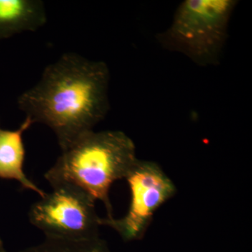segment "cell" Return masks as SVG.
<instances>
[{"instance_id": "obj_1", "label": "cell", "mask_w": 252, "mask_h": 252, "mask_svg": "<svg viewBox=\"0 0 252 252\" xmlns=\"http://www.w3.org/2000/svg\"><path fill=\"white\" fill-rule=\"evenodd\" d=\"M109 79L106 63L67 53L46 67L41 80L18 97V107L33 124L54 131L63 151L94 130L107 115Z\"/></svg>"}, {"instance_id": "obj_2", "label": "cell", "mask_w": 252, "mask_h": 252, "mask_svg": "<svg viewBox=\"0 0 252 252\" xmlns=\"http://www.w3.org/2000/svg\"><path fill=\"white\" fill-rule=\"evenodd\" d=\"M137 160L135 143L122 131L92 130L63 150L44 178L52 188L69 185L80 189L102 202L107 218H112L111 187L125 180Z\"/></svg>"}, {"instance_id": "obj_3", "label": "cell", "mask_w": 252, "mask_h": 252, "mask_svg": "<svg viewBox=\"0 0 252 252\" xmlns=\"http://www.w3.org/2000/svg\"><path fill=\"white\" fill-rule=\"evenodd\" d=\"M237 4L236 0H185L157 40L162 47L184 55L199 66L217 65Z\"/></svg>"}, {"instance_id": "obj_4", "label": "cell", "mask_w": 252, "mask_h": 252, "mask_svg": "<svg viewBox=\"0 0 252 252\" xmlns=\"http://www.w3.org/2000/svg\"><path fill=\"white\" fill-rule=\"evenodd\" d=\"M28 218L45 238L81 240L99 237L101 217L95 201L73 186L53 187L51 193L32 205Z\"/></svg>"}, {"instance_id": "obj_5", "label": "cell", "mask_w": 252, "mask_h": 252, "mask_svg": "<svg viewBox=\"0 0 252 252\" xmlns=\"http://www.w3.org/2000/svg\"><path fill=\"white\" fill-rule=\"evenodd\" d=\"M130 202L122 218H101L100 225L112 228L125 242L143 238L157 210L177 191L175 184L154 161L138 160L125 178Z\"/></svg>"}, {"instance_id": "obj_6", "label": "cell", "mask_w": 252, "mask_h": 252, "mask_svg": "<svg viewBox=\"0 0 252 252\" xmlns=\"http://www.w3.org/2000/svg\"><path fill=\"white\" fill-rule=\"evenodd\" d=\"M33 124L26 117L16 130L0 128V179L16 181L23 189L32 190L42 198L46 193L28 178L23 169L26 149L23 135Z\"/></svg>"}, {"instance_id": "obj_7", "label": "cell", "mask_w": 252, "mask_h": 252, "mask_svg": "<svg viewBox=\"0 0 252 252\" xmlns=\"http://www.w3.org/2000/svg\"><path fill=\"white\" fill-rule=\"evenodd\" d=\"M46 22L42 1L0 0V41L26 31H36Z\"/></svg>"}, {"instance_id": "obj_8", "label": "cell", "mask_w": 252, "mask_h": 252, "mask_svg": "<svg viewBox=\"0 0 252 252\" xmlns=\"http://www.w3.org/2000/svg\"><path fill=\"white\" fill-rule=\"evenodd\" d=\"M18 252H112L103 239L67 240L45 238L42 243Z\"/></svg>"}, {"instance_id": "obj_9", "label": "cell", "mask_w": 252, "mask_h": 252, "mask_svg": "<svg viewBox=\"0 0 252 252\" xmlns=\"http://www.w3.org/2000/svg\"><path fill=\"white\" fill-rule=\"evenodd\" d=\"M0 252H8L7 250L5 248L4 243H3L1 237H0Z\"/></svg>"}]
</instances>
